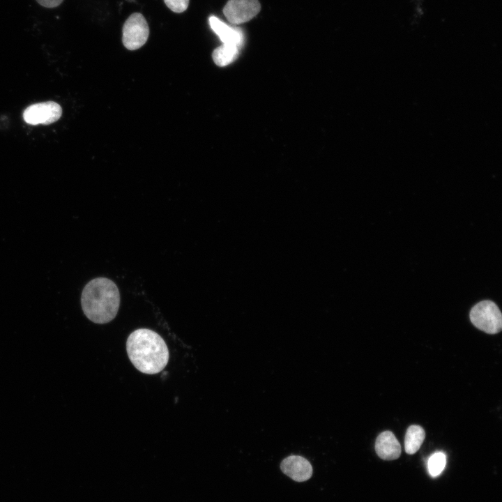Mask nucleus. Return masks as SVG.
<instances>
[{"label": "nucleus", "instance_id": "obj_1", "mask_svg": "<svg viewBox=\"0 0 502 502\" xmlns=\"http://www.w3.org/2000/svg\"><path fill=\"white\" fill-rule=\"evenodd\" d=\"M126 351L135 367L146 374L159 373L169 360V350L165 340L148 328H139L130 334Z\"/></svg>", "mask_w": 502, "mask_h": 502}, {"label": "nucleus", "instance_id": "obj_3", "mask_svg": "<svg viewBox=\"0 0 502 502\" xmlns=\"http://www.w3.org/2000/svg\"><path fill=\"white\" fill-rule=\"evenodd\" d=\"M469 317L471 323L480 330L488 334H496L502 329L501 312L495 303L482 301L471 310Z\"/></svg>", "mask_w": 502, "mask_h": 502}, {"label": "nucleus", "instance_id": "obj_14", "mask_svg": "<svg viewBox=\"0 0 502 502\" xmlns=\"http://www.w3.org/2000/svg\"><path fill=\"white\" fill-rule=\"evenodd\" d=\"M36 1L45 8H52L59 6L63 0H36Z\"/></svg>", "mask_w": 502, "mask_h": 502}, {"label": "nucleus", "instance_id": "obj_9", "mask_svg": "<svg viewBox=\"0 0 502 502\" xmlns=\"http://www.w3.org/2000/svg\"><path fill=\"white\" fill-rule=\"evenodd\" d=\"M375 450L381 459L394 460L401 455V446L392 432L384 431L376 439Z\"/></svg>", "mask_w": 502, "mask_h": 502}, {"label": "nucleus", "instance_id": "obj_8", "mask_svg": "<svg viewBox=\"0 0 502 502\" xmlns=\"http://www.w3.org/2000/svg\"><path fill=\"white\" fill-rule=\"evenodd\" d=\"M208 22L222 44L234 45L239 49L244 45L245 35L240 27L228 25L214 15L209 17Z\"/></svg>", "mask_w": 502, "mask_h": 502}, {"label": "nucleus", "instance_id": "obj_10", "mask_svg": "<svg viewBox=\"0 0 502 502\" xmlns=\"http://www.w3.org/2000/svg\"><path fill=\"white\" fill-rule=\"evenodd\" d=\"M425 438L424 429L417 425L408 427L404 438L405 451L409 455L416 453L420 448Z\"/></svg>", "mask_w": 502, "mask_h": 502}, {"label": "nucleus", "instance_id": "obj_4", "mask_svg": "<svg viewBox=\"0 0 502 502\" xmlns=\"http://www.w3.org/2000/svg\"><path fill=\"white\" fill-rule=\"evenodd\" d=\"M149 36V24L139 13L130 15L122 29V42L126 48L135 50L142 47Z\"/></svg>", "mask_w": 502, "mask_h": 502}, {"label": "nucleus", "instance_id": "obj_7", "mask_svg": "<svg viewBox=\"0 0 502 502\" xmlns=\"http://www.w3.org/2000/svg\"><path fill=\"white\" fill-rule=\"evenodd\" d=\"M280 469L283 473L296 482H304L312 475V466L310 462L299 455H290L280 463Z\"/></svg>", "mask_w": 502, "mask_h": 502}, {"label": "nucleus", "instance_id": "obj_11", "mask_svg": "<svg viewBox=\"0 0 502 502\" xmlns=\"http://www.w3.org/2000/svg\"><path fill=\"white\" fill-rule=\"evenodd\" d=\"M239 50L236 46L222 44L213 50V60L218 66H226L237 59L239 55Z\"/></svg>", "mask_w": 502, "mask_h": 502}, {"label": "nucleus", "instance_id": "obj_13", "mask_svg": "<svg viewBox=\"0 0 502 502\" xmlns=\"http://www.w3.org/2000/svg\"><path fill=\"white\" fill-rule=\"evenodd\" d=\"M190 0H164L166 6L173 12L181 13L186 10Z\"/></svg>", "mask_w": 502, "mask_h": 502}, {"label": "nucleus", "instance_id": "obj_6", "mask_svg": "<svg viewBox=\"0 0 502 502\" xmlns=\"http://www.w3.org/2000/svg\"><path fill=\"white\" fill-rule=\"evenodd\" d=\"M61 114L62 109L58 103L47 101L29 106L23 113V118L29 124L49 125L59 120Z\"/></svg>", "mask_w": 502, "mask_h": 502}, {"label": "nucleus", "instance_id": "obj_2", "mask_svg": "<svg viewBox=\"0 0 502 502\" xmlns=\"http://www.w3.org/2000/svg\"><path fill=\"white\" fill-rule=\"evenodd\" d=\"M120 293L110 279L97 277L84 287L81 305L85 316L95 324H106L113 320L120 306Z\"/></svg>", "mask_w": 502, "mask_h": 502}, {"label": "nucleus", "instance_id": "obj_5", "mask_svg": "<svg viewBox=\"0 0 502 502\" xmlns=\"http://www.w3.org/2000/svg\"><path fill=\"white\" fill-rule=\"evenodd\" d=\"M260 10L258 0H228L222 12L231 24L238 25L251 20Z\"/></svg>", "mask_w": 502, "mask_h": 502}, {"label": "nucleus", "instance_id": "obj_12", "mask_svg": "<svg viewBox=\"0 0 502 502\" xmlns=\"http://www.w3.org/2000/svg\"><path fill=\"white\" fill-rule=\"evenodd\" d=\"M446 457L444 453L438 452L434 453L428 460V471L432 477L438 476L444 469Z\"/></svg>", "mask_w": 502, "mask_h": 502}]
</instances>
